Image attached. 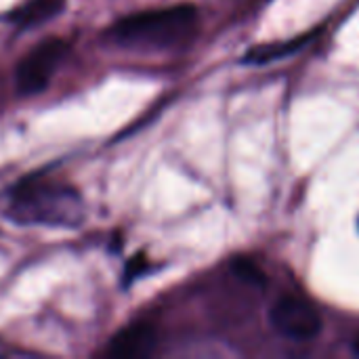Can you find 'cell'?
Instances as JSON below:
<instances>
[{
    "label": "cell",
    "mask_w": 359,
    "mask_h": 359,
    "mask_svg": "<svg viewBox=\"0 0 359 359\" xmlns=\"http://www.w3.org/2000/svg\"><path fill=\"white\" fill-rule=\"evenodd\" d=\"M11 217L21 223L72 225L80 219V196L74 187L29 177L11 191Z\"/></svg>",
    "instance_id": "cell-1"
},
{
    "label": "cell",
    "mask_w": 359,
    "mask_h": 359,
    "mask_svg": "<svg viewBox=\"0 0 359 359\" xmlns=\"http://www.w3.org/2000/svg\"><path fill=\"white\" fill-rule=\"evenodd\" d=\"M196 19L198 11L191 4L143 11L116 21L109 27V36L118 44L128 46H168L185 38Z\"/></svg>",
    "instance_id": "cell-2"
},
{
    "label": "cell",
    "mask_w": 359,
    "mask_h": 359,
    "mask_svg": "<svg viewBox=\"0 0 359 359\" xmlns=\"http://www.w3.org/2000/svg\"><path fill=\"white\" fill-rule=\"evenodd\" d=\"M67 53V42L61 38H46L38 46H34L17 65L15 86L19 95H38L50 82V76L59 67Z\"/></svg>",
    "instance_id": "cell-3"
},
{
    "label": "cell",
    "mask_w": 359,
    "mask_h": 359,
    "mask_svg": "<svg viewBox=\"0 0 359 359\" xmlns=\"http://www.w3.org/2000/svg\"><path fill=\"white\" fill-rule=\"evenodd\" d=\"M271 326L286 339L292 341H311L322 330V318L303 299L284 297L269 311Z\"/></svg>",
    "instance_id": "cell-4"
},
{
    "label": "cell",
    "mask_w": 359,
    "mask_h": 359,
    "mask_svg": "<svg viewBox=\"0 0 359 359\" xmlns=\"http://www.w3.org/2000/svg\"><path fill=\"white\" fill-rule=\"evenodd\" d=\"M156 347V330L145 322H137L120 330L107 345L109 358H147Z\"/></svg>",
    "instance_id": "cell-5"
},
{
    "label": "cell",
    "mask_w": 359,
    "mask_h": 359,
    "mask_svg": "<svg viewBox=\"0 0 359 359\" xmlns=\"http://www.w3.org/2000/svg\"><path fill=\"white\" fill-rule=\"evenodd\" d=\"M63 2L65 0H27L11 15V21L19 27L40 25L42 21L55 17L63 8Z\"/></svg>",
    "instance_id": "cell-6"
},
{
    "label": "cell",
    "mask_w": 359,
    "mask_h": 359,
    "mask_svg": "<svg viewBox=\"0 0 359 359\" xmlns=\"http://www.w3.org/2000/svg\"><path fill=\"white\" fill-rule=\"evenodd\" d=\"M233 271H236L238 278H242V280H246V282H250V284H255V286H263V284H265L263 271H261L255 263H250V261H246V259L236 261V263H233Z\"/></svg>",
    "instance_id": "cell-7"
},
{
    "label": "cell",
    "mask_w": 359,
    "mask_h": 359,
    "mask_svg": "<svg viewBox=\"0 0 359 359\" xmlns=\"http://www.w3.org/2000/svg\"><path fill=\"white\" fill-rule=\"evenodd\" d=\"M147 269H149V261L145 259L143 252L137 255V257H133V259L126 263V267H124V286L133 284V282H135L137 278H141Z\"/></svg>",
    "instance_id": "cell-8"
},
{
    "label": "cell",
    "mask_w": 359,
    "mask_h": 359,
    "mask_svg": "<svg viewBox=\"0 0 359 359\" xmlns=\"http://www.w3.org/2000/svg\"><path fill=\"white\" fill-rule=\"evenodd\" d=\"M353 349H355V353L359 355V339H355V343H353Z\"/></svg>",
    "instance_id": "cell-9"
}]
</instances>
